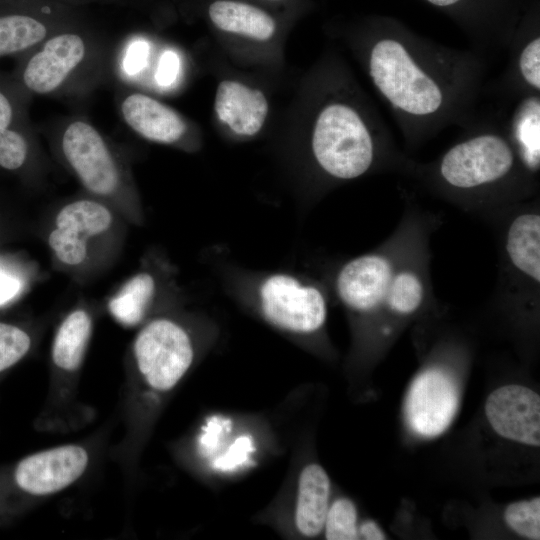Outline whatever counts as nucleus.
Instances as JSON below:
<instances>
[{
  "label": "nucleus",
  "mask_w": 540,
  "mask_h": 540,
  "mask_svg": "<svg viewBox=\"0 0 540 540\" xmlns=\"http://www.w3.org/2000/svg\"><path fill=\"white\" fill-rule=\"evenodd\" d=\"M459 395L454 379L437 368L427 369L412 382L405 415L411 430L431 438L442 434L457 412Z\"/></svg>",
  "instance_id": "nucleus-11"
},
{
  "label": "nucleus",
  "mask_w": 540,
  "mask_h": 540,
  "mask_svg": "<svg viewBox=\"0 0 540 540\" xmlns=\"http://www.w3.org/2000/svg\"><path fill=\"white\" fill-rule=\"evenodd\" d=\"M114 224L113 209L95 198H82L65 204L56 214L47 242L55 259L63 266L83 265L90 244L107 234Z\"/></svg>",
  "instance_id": "nucleus-10"
},
{
  "label": "nucleus",
  "mask_w": 540,
  "mask_h": 540,
  "mask_svg": "<svg viewBox=\"0 0 540 540\" xmlns=\"http://www.w3.org/2000/svg\"><path fill=\"white\" fill-rule=\"evenodd\" d=\"M180 71V59L177 53L168 50L159 58L155 79L162 87L171 86L178 77Z\"/></svg>",
  "instance_id": "nucleus-28"
},
{
  "label": "nucleus",
  "mask_w": 540,
  "mask_h": 540,
  "mask_svg": "<svg viewBox=\"0 0 540 540\" xmlns=\"http://www.w3.org/2000/svg\"><path fill=\"white\" fill-rule=\"evenodd\" d=\"M424 296V284L417 273L411 270L394 272L384 307L397 315H410L422 305Z\"/></svg>",
  "instance_id": "nucleus-21"
},
{
  "label": "nucleus",
  "mask_w": 540,
  "mask_h": 540,
  "mask_svg": "<svg viewBox=\"0 0 540 540\" xmlns=\"http://www.w3.org/2000/svg\"><path fill=\"white\" fill-rule=\"evenodd\" d=\"M214 106L219 119L243 136L257 134L268 114V101L262 91L232 80L219 84Z\"/></svg>",
  "instance_id": "nucleus-16"
},
{
  "label": "nucleus",
  "mask_w": 540,
  "mask_h": 540,
  "mask_svg": "<svg viewBox=\"0 0 540 540\" xmlns=\"http://www.w3.org/2000/svg\"><path fill=\"white\" fill-rule=\"evenodd\" d=\"M213 24L220 30L266 41L276 30L274 19L262 9L234 0L214 1L208 9Z\"/></svg>",
  "instance_id": "nucleus-18"
},
{
  "label": "nucleus",
  "mask_w": 540,
  "mask_h": 540,
  "mask_svg": "<svg viewBox=\"0 0 540 540\" xmlns=\"http://www.w3.org/2000/svg\"><path fill=\"white\" fill-rule=\"evenodd\" d=\"M26 93L13 76L0 74V132L26 123Z\"/></svg>",
  "instance_id": "nucleus-24"
},
{
  "label": "nucleus",
  "mask_w": 540,
  "mask_h": 540,
  "mask_svg": "<svg viewBox=\"0 0 540 540\" xmlns=\"http://www.w3.org/2000/svg\"><path fill=\"white\" fill-rule=\"evenodd\" d=\"M328 540H355L359 538L357 510L348 498H338L329 505L324 528Z\"/></svg>",
  "instance_id": "nucleus-23"
},
{
  "label": "nucleus",
  "mask_w": 540,
  "mask_h": 540,
  "mask_svg": "<svg viewBox=\"0 0 540 540\" xmlns=\"http://www.w3.org/2000/svg\"><path fill=\"white\" fill-rule=\"evenodd\" d=\"M504 518L517 534L529 539H540V498L513 502L507 506Z\"/></svg>",
  "instance_id": "nucleus-26"
},
{
  "label": "nucleus",
  "mask_w": 540,
  "mask_h": 540,
  "mask_svg": "<svg viewBox=\"0 0 540 540\" xmlns=\"http://www.w3.org/2000/svg\"><path fill=\"white\" fill-rule=\"evenodd\" d=\"M311 144L318 165L337 179L360 177L374 160V141L366 123L354 108L343 103L321 110Z\"/></svg>",
  "instance_id": "nucleus-6"
},
{
  "label": "nucleus",
  "mask_w": 540,
  "mask_h": 540,
  "mask_svg": "<svg viewBox=\"0 0 540 540\" xmlns=\"http://www.w3.org/2000/svg\"><path fill=\"white\" fill-rule=\"evenodd\" d=\"M330 479L322 466L310 463L301 470L292 511L295 535L312 538L319 535L329 508Z\"/></svg>",
  "instance_id": "nucleus-15"
},
{
  "label": "nucleus",
  "mask_w": 540,
  "mask_h": 540,
  "mask_svg": "<svg viewBox=\"0 0 540 540\" xmlns=\"http://www.w3.org/2000/svg\"><path fill=\"white\" fill-rule=\"evenodd\" d=\"M359 538L367 540H382L385 539V534L381 528L372 520L364 521L358 526Z\"/></svg>",
  "instance_id": "nucleus-31"
},
{
  "label": "nucleus",
  "mask_w": 540,
  "mask_h": 540,
  "mask_svg": "<svg viewBox=\"0 0 540 540\" xmlns=\"http://www.w3.org/2000/svg\"><path fill=\"white\" fill-rule=\"evenodd\" d=\"M34 343V336L28 329L0 321V377L20 363Z\"/></svg>",
  "instance_id": "nucleus-22"
},
{
  "label": "nucleus",
  "mask_w": 540,
  "mask_h": 540,
  "mask_svg": "<svg viewBox=\"0 0 540 540\" xmlns=\"http://www.w3.org/2000/svg\"><path fill=\"white\" fill-rule=\"evenodd\" d=\"M52 3H58L73 7H79L86 4H92V3H117L122 2L123 0H42Z\"/></svg>",
  "instance_id": "nucleus-32"
},
{
  "label": "nucleus",
  "mask_w": 540,
  "mask_h": 540,
  "mask_svg": "<svg viewBox=\"0 0 540 540\" xmlns=\"http://www.w3.org/2000/svg\"><path fill=\"white\" fill-rule=\"evenodd\" d=\"M79 22L77 7L42 0H0V58L27 53Z\"/></svg>",
  "instance_id": "nucleus-8"
},
{
  "label": "nucleus",
  "mask_w": 540,
  "mask_h": 540,
  "mask_svg": "<svg viewBox=\"0 0 540 540\" xmlns=\"http://www.w3.org/2000/svg\"><path fill=\"white\" fill-rule=\"evenodd\" d=\"M149 56V44L143 40L134 41L127 48L123 68L128 75H136L143 70Z\"/></svg>",
  "instance_id": "nucleus-29"
},
{
  "label": "nucleus",
  "mask_w": 540,
  "mask_h": 540,
  "mask_svg": "<svg viewBox=\"0 0 540 540\" xmlns=\"http://www.w3.org/2000/svg\"><path fill=\"white\" fill-rule=\"evenodd\" d=\"M160 280L150 271H139L128 278L107 302L112 318L124 327L143 324L152 315L160 293Z\"/></svg>",
  "instance_id": "nucleus-17"
},
{
  "label": "nucleus",
  "mask_w": 540,
  "mask_h": 540,
  "mask_svg": "<svg viewBox=\"0 0 540 540\" xmlns=\"http://www.w3.org/2000/svg\"><path fill=\"white\" fill-rule=\"evenodd\" d=\"M27 124L0 132V167L8 171L21 169L28 161L30 141Z\"/></svg>",
  "instance_id": "nucleus-25"
},
{
  "label": "nucleus",
  "mask_w": 540,
  "mask_h": 540,
  "mask_svg": "<svg viewBox=\"0 0 540 540\" xmlns=\"http://www.w3.org/2000/svg\"><path fill=\"white\" fill-rule=\"evenodd\" d=\"M61 153L84 189L133 223L143 214L131 180L113 148L90 123L76 119L63 130Z\"/></svg>",
  "instance_id": "nucleus-4"
},
{
  "label": "nucleus",
  "mask_w": 540,
  "mask_h": 540,
  "mask_svg": "<svg viewBox=\"0 0 540 540\" xmlns=\"http://www.w3.org/2000/svg\"><path fill=\"white\" fill-rule=\"evenodd\" d=\"M214 328L194 315L162 311L140 325L125 362L120 399L122 435L110 456L133 478L168 401L198 363Z\"/></svg>",
  "instance_id": "nucleus-1"
},
{
  "label": "nucleus",
  "mask_w": 540,
  "mask_h": 540,
  "mask_svg": "<svg viewBox=\"0 0 540 540\" xmlns=\"http://www.w3.org/2000/svg\"><path fill=\"white\" fill-rule=\"evenodd\" d=\"M369 74L382 96L403 114L427 117L443 106L444 93L440 84L418 63L405 44L395 38L385 37L373 45Z\"/></svg>",
  "instance_id": "nucleus-5"
},
{
  "label": "nucleus",
  "mask_w": 540,
  "mask_h": 540,
  "mask_svg": "<svg viewBox=\"0 0 540 540\" xmlns=\"http://www.w3.org/2000/svg\"><path fill=\"white\" fill-rule=\"evenodd\" d=\"M103 433L26 455L0 472V523L79 482L95 464Z\"/></svg>",
  "instance_id": "nucleus-2"
},
{
  "label": "nucleus",
  "mask_w": 540,
  "mask_h": 540,
  "mask_svg": "<svg viewBox=\"0 0 540 540\" xmlns=\"http://www.w3.org/2000/svg\"><path fill=\"white\" fill-rule=\"evenodd\" d=\"M428 3L437 7H449L457 4L461 0H426Z\"/></svg>",
  "instance_id": "nucleus-33"
},
{
  "label": "nucleus",
  "mask_w": 540,
  "mask_h": 540,
  "mask_svg": "<svg viewBox=\"0 0 540 540\" xmlns=\"http://www.w3.org/2000/svg\"><path fill=\"white\" fill-rule=\"evenodd\" d=\"M512 136L524 165L532 171L540 166V100L529 97L517 107Z\"/></svg>",
  "instance_id": "nucleus-20"
},
{
  "label": "nucleus",
  "mask_w": 540,
  "mask_h": 540,
  "mask_svg": "<svg viewBox=\"0 0 540 540\" xmlns=\"http://www.w3.org/2000/svg\"><path fill=\"white\" fill-rule=\"evenodd\" d=\"M487 419L500 436L540 445V397L530 388L506 385L494 390L485 404Z\"/></svg>",
  "instance_id": "nucleus-13"
},
{
  "label": "nucleus",
  "mask_w": 540,
  "mask_h": 540,
  "mask_svg": "<svg viewBox=\"0 0 540 540\" xmlns=\"http://www.w3.org/2000/svg\"><path fill=\"white\" fill-rule=\"evenodd\" d=\"M230 285L241 303L294 341L315 336L326 323L324 291L302 276L288 272L235 273Z\"/></svg>",
  "instance_id": "nucleus-3"
},
{
  "label": "nucleus",
  "mask_w": 540,
  "mask_h": 540,
  "mask_svg": "<svg viewBox=\"0 0 540 540\" xmlns=\"http://www.w3.org/2000/svg\"><path fill=\"white\" fill-rule=\"evenodd\" d=\"M126 124L146 140L171 145L179 142L187 126L171 107L142 93L125 96L120 105Z\"/></svg>",
  "instance_id": "nucleus-14"
},
{
  "label": "nucleus",
  "mask_w": 540,
  "mask_h": 540,
  "mask_svg": "<svg viewBox=\"0 0 540 540\" xmlns=\"http://www.w3.org/2000/svg\"><path fill=\"white\" fill-rule=\"evenodd\" d=\"M514 160L513 149L503 137L479 134L457 143L444 154L440 175L454 188H477L506 176Z\"/></svg>",
  "instance_id": "nucleus-9"
},
{
  "label": "nucleus",
  "mask_w": 540,
  "mask_h": 540,
  "mask_svg": "<svg viewBox=\"0 0 540 540\" xmlns=\"http://www.w3.org/2000/svg\"><path fill=\"white\" fill-rule=\"evenodd\" d=\"M512 265L535 283L540 282V215L523 213L510 223L505 241Z\"/></svg>",
  "instance_id": "nucleus-19"
},
{
  "label": "nucleus",
  "mask_w": 540,
  "mask_h": 540,
  "mask_svg": "<svg viewBox=\"0 0 540 540\" xmlns=\"http://www.w3.org/2000/svg\"><path fill=\"white\" fill-rule=\"evenodd\" d=\"M519 70L524 81L534 90H540V38L529 41L520 52Z\"/></svg>",
  "instance_id": "nucleus-27"
},
{
  "label": "nucleus",
  "mask_w": 540,
  "mask_h": 540,
  "mask_svg": "<svg viewBox=\"0 0 540 540\" xmlns=\"http://www.w3.org/2000/svg\"><path fill=\"white\" fill-rule=\"evenodd\" d=\"M24 287L23 280L0 267V306L11 302Z\"/></svg>",
  "instance_id": "nucleus-30"
},
{
  "label": "nucleus",
  "mask_w": 540,
  "mask_h": 540,
  "mask_svg": "<svg viewBox=\"0 0 540 540\" xmlns=\"http://www.w3.org/2000/svg\"><path fill=\"white\" fill-rule=\"evenodd\" d=\"M394 269L381 254H364L345 263L335 279V290L350 311L367 315L384 307Z\"/></svg>",
  "instance_id": "nucleus-12"
},
{
  "label": "nucleus",
  "mask_w": 540,
  "mask_h": 540,
  "mask_svg": "<svg viewBox=\"0 0 540 540\" xmlns=\"http://www.w3.org/2000/svg\"><path fill=\"white\" fill-rule=\"evenodd\" d=\"M78 25L56 32L37 46L36 51L26 53L13 76L23 90L38 95L53 94L84 68L91 44Z\"/></svg>",
  "instance_id": "nucleus-7"
}]
</instances>
